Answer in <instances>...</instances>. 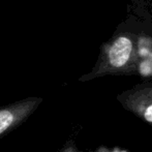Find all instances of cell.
<instances>
[{"label":"cell","instance_id":"obj_3","mask_svg":"<svg viewBox=\"0 0 152 152\" xmlns=\"http://www.w3.org/2000/svg\"><path fill=\"white\" fill-rule=\"evenodd\" d=\"M145 118L147 121L152 122V104L147 108L146 112H145Z\"/></svg>","mask_w":152,"mask_h":152},{"label":"cell","instance_id":"obj_2","mask_svg":"<svg viewBox=\"0 0 152 152\" xmlns=\"http://www.w3.org/2000/svg\"><path fill=\"white\" fill-rule=\"evenodd\" d=\"M132 42L127 37H119L115 40L109 51V60L115 67H121L128 61L132 53Z\"/></svg>","mask_w":152,"mask_h":152},{"label":"cell","instance_id":"obj_1","mask_svg":"<svg viewBox=\"0 0 152 152\" xmlns=\"http://www.w3.org/2000/svg\"><path fill=\"white\" fill-rule=\"evenodd\" d=\"M39 102V98H30L0 110V134L26 118Z\"/></svg>","mask_w":152,"mask_h":152}]
</instances>
